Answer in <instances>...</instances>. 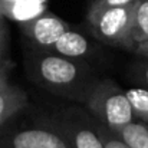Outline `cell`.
<instances>
[{
	"label": "cell",
	"instance_id": "1",
	"mask_svg": "<svg viewBox=\"0 0 148 148\" xmlns=\"http://www.w3.org/2000/svg\"><path fill=\"white\" fill-rule=\"evenodd\" d=\"M23 69L27 79L36 86L81 105L99 78L89 62L71 59L32 43L25 48Z\"/></svg>",
	"mask_w": 148,
	"mask_h": 148
},
{
	"label": "cell",
	"instance_id": "2",
	"mask_svg": "<svg viewBox=\"0 0 148 148\" xmlns=\"http://www.w3.org/2000/svg\"><path fill=\"white\" fill-rule=\"evenodd\" d=\"M25 109L0 127V148H72L50 115H25Z\"/></svg>",
	"mask_w": 148,
	"mask_h": 148
},
{
	"label": "cell",
	"instance_id": "3",
	"mask_svg": "<svg viewBox=\"0 0 148 148\" xmlns=\"http://www.w3.org/2000/svg\"><path fill=\"white\" fill-rule=\"evenodd\" d=\"M94 118L114 132L135 122V115L125 88L111 78H101L92 85L82 103Z\"/></svg>",
	"mask_w": 148,
	"mask_h": 148
},
{
	"label": "cell",
	"instance_id": "4",
	"mask_svg": "<svg viewBox=\"0 0 148 148\" xmlns=\"http://www.w3.org/2000/svg\"><path fill=\"white\" fill-rule=\"evenodd\" d=\"M134 3L121 7H108L86 12L89 35L102 45L134 52L132 42Z\"/></svg>",
	"mask_w": 148,
	"mask_h": 148
},
{
	"label": "cell",
	"instance_id": "5",
	"mask_svg": "<svg viewBox=\"0 0 148 148\" xmlns=\"http://www.w3.org/2000/svg\"><path fill=\"white\" fill-rule=\"evenodd\" d=\"M72 148H105L101 122L81 103L59 108L50 114Z\"/></svg>",
	"mask_w": 148,
	"mask_h": 148
},
{
	"label": "cell",
	"instance_id": "6",
	"mask_svg": "<svg viewBox=\"0 0 148 148\" xmlns=\"http://www.w3.org/2000/svg\"><path fill=\"white\" fill-rule=\"evenodd\" d=\"M19 29L29 43L43 49H50L55 42L71 29V25L50 10H45L39 16L20 23Z\"/></svg>",
	"mask_w": 148,
	"mask_h": 148
},
{
	"label": "cell",
	"instance_id": "7",
	"mask_svg": "<svg viewBox=\"0 0 148 148\" xmlns=\"http://www.w3.org/2000/svg\"><path fill=\"white\" fill-rule=\"evenodd\" d=\"M50 50L63 55L71 59L78 60H86L89 62L92 58H95L97 46L95 43L81 30H76L71 26L69 30H66L50 48Z\"/></svg>",
	"mask_w": 148,
	"mask_h": 148
},
{
	"label": "cell",
	"instance_id": "8",
	"mask_svg": "<svg viewBox=\"0 0 148 148\" xmlns=\"http://www.w3.org/2000/svg\"><path fill=\"white\" fill-rule=\"evenodd\" d=\"M27 103V94L23 88L10 82L0 85V127L23 111Z\"/></svg>",
	"mask_w": 148,
	"mask_h": 148
},
{
	"label": "cell",
	"instance_id": "9",
	"mask_svg": "<svg viewBox=\"0 0 148 148\" xmlns=\"http://www.w3.org/2000/svg\"><path fill=\"white\" fill-rule=\"evenodd\" d=\"M132 42L135 48L148 42V0H137L134 3Z\"/></svg>",
	"mask_w": 148,
	"mask_h": 148
},
{
	"label": "cell",
	"instance_id": "10",
	"mask_svg": "<svg viewBox=\"0 0 148 148\" xmlns=\"http://www.w3.org/2000/svg\"><path fill=\"white\" fill-rule=\"evenodd\" d=\"M121 140L131 148H148V124L135 121L119 132H116Z\"/></svg>",
	"mask_w": 148,
	"mask_h": 148
},
{
	"label": "cell",
	"instance_id": "11",
	"mask_svg": "<svg viewBox=\"0 0 148 148\" xmlns=\"http://www.w3.org/2000/svg\"><path fill=\"white\" fill-rule=\"evenodd\" d=\"M125 92L131 102L135 119L148 124V88L134 85L131 88H125Z\"/></svg>",
	"mask_w": 148,
	"mask_h": 148
},
{
	"label": "cell",
	"instance_id": "12",
	"mask_svg": "<svg viewBox=\"0 0 148 148\" xmlns=\"http://www.w3.org/2000/svg\"><path fill=\"white\" fill-rule=\"evenodd\" d=\"M128 76H130V81L134 85H140V86L148 88V59L147 58H140L137 62H134L130 66Z\"/></svg>",
	"mask_w": 148,
	"mask_h": 148
},
{
	"label": "cell",
	"instance_id": "13",
	"mask_svg": "<svg viewBox=\"0 0 148 148\" xmlns=\"http://www.w3.org/2000/svg\"><path fill=\"white\" fill-rule=\"evenodd\" d=\"M9 46H10V32L7 25V17L0 13V65L9 63Z\"/></svg>",
	"mask_w": 148,
	"mask_h": 148
},
{
	"label": "cell",
	"instance_id": "14",
	"mask_svg": "<svg viewBox=\"0 0 148 148\" xmlns=\"http://www.w3.org/2000/svg\"><path fill=\"white\" fill-rule=\"evenodd\" d=\"M101 132H102V138H103L105 148H131L121 140V137H119L116 132L108 130V128H106L105 125H102V124H101Z\"/></svg>",
	"mask_w": 148,
	"mask_h": 148
},
{
	"label": "cell",
	"instance_id": "15",
	"mask_svg": "<svg viewBox=\"0 0 148 148\" xmlns=\"http://www.w3.org/2000/svg\"><path fill=\"white\" fill-rule=\"evenodd\" d=\"M137 0H89L88 10H98V9H108V7H121L135 3Z\"/></svg>",
	"mask_w": 148,
	"mask_h": 148
},
{
	"label": "cell",
	"instance_id": "16",
	"mask_svg": "<svg viewBox=\"0 0 148 148\" xmlns=\"http://www.w3.org/2000/svg\"><path fill=\"white\" fill-rule=\"evenodd\" d=\"M22 0H0V13L7 17V14L20 3ZM43 3V1H42Z\"/></svg>",
	"mask_w": 148,
	"mask_h": 148
},
{
	"label": "cell",
	"instance_id": "17",
	"mask_svg": "<svg viewBox=\"0 0 148 148\" xmlns=\"http://www.w3.org/2000/svg\"><path fill=\"white\" fill-rule=\"evenodd\" d=\"M9 76H10V63L0 65V85L9 82Z\"/></svg>",
	"mask_w": 148,
	"mask_h": 148
},
{
	"label": "cell",
	"instance_id": "18",
	"mask_svg": "<svg viewBox=\"0 0 148 148\" xmlns=\"http://www.w3.org/2000/svg\"><path fill=\"white\" fill-rule=\"evenodd\" d=\"M132 53H134V55H137L138 58H147L148 59V42L138 45V46L134 49Z\"/></svg>",
	"mask_w": 148,
	"mask_h": 148
}]
</instances>
